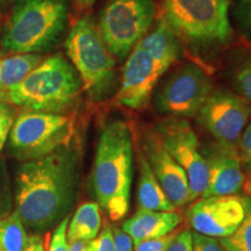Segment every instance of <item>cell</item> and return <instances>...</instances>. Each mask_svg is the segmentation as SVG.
<instances>
[{
	"instance_id": "cell-1",
	"label": "cell",
	"mask_w": 251,
	"mask_h": 251,
	"mask_svg": "<svg viewBox=\"0 0 251 251\" xmlns=\"http://www.w3.org/2000/svg\"><path fill=\"white\" fill-rule=\"evenodd\" d=\"M81 153L75 141L18 166L14 211L26 229L42 234L70 215L80 196Z\"/></svg>"
},
{
	"instance_id": "cell-2",
	"label": "cell",
	"mask_w": 251,
	"mask_h": 251,
	"mask_svg": "<svg viewBox=\"0 0 251 251\" xmlns=\"http://www.w3.org/2000/svg\"><path fill=\"white\" fill-rule=\"evenodd\" d=\"M133 176L134 143L129 125L111 121L100 133L90 186L96 202L113 222L129 212Z\"/></svg>"
},
{
	"instance_id": "cell-3",
	"label": "cell",
	"mask_w": 251,
	"mask_h": 251,
	"mask_svg": "<svg viewBox=\"0 0 251 251\" xmlns=\"http://www.w3.org/2000/svg\"><path fill=\"white\" fill-rule=\"evenodd\" d=\"M83 84L70 59L62 54L45 58L20 84L8 89L6 101L24 111L70 115Z\"/></svg>"
},
{
	"instance_id": "cell-4",
	"label": "cell",
	"mask_w": 251,
	"mask_h": 251,
	"mask_svg": "<svg viewBox=\"0 0 251 251\" xmlns=\"http://www.w3.org/2000/svg\"><path fill=\"white\" fill-rule=\"evenodd\" d=\"M68 23V0H14L0 42L13 54H42L61 41Z\"/></svg>"
},
{
	"instance_id": "cell-5",
	"label": "cell",
	"mask_w": 251,
	"mask_h": 251,
	"mask_svg": "<svg viewBox=\"0 0 251 251\" xmlns=\"http://www.w3.org/2000/svg\"><path fill=\"white\" fill-rule=\"evenodd\" d=\"M68 58L79 75L83 92L93 101L107 99L117 83L115 61L90 15L80 18L65 41Z\"/></svg>"
},
{
	"instance_id": "cell-6",
	"label": "cell",
	"mask_w": 251,
	"mask_h": 251,
	"mask_svg": "<svg viewBox=\"0 0 251 251\" xmlns=\"http://www.w3.org/2000/svg\"><path fill=\"white\" fill-rule=\"evenodd\" d=\"M231 0H163V20L180 41L208 48L231 39Z\"/></svg>"
},
{
	"instance_id": "cell-7",
	"label": "cell",
	"mask_w": 251,
	"mask_h": 251,
	"mask_svg": "<svg viewBox=\"0 0 251 251\" xmlns=\"http://www.w3.org/2000/svg\"><path fill=\"white\" fill-rule=\"evenodd\" d=\"M71 115L24 111L15 117L8 134V153L19 162L41 158L74 141Z\"/></svg>"
},
{
	"instance_id": "cell-8",
	"label": "cell",
	"mask_w": 251,
	"mask_h": 251,
	"mask_svg": "<svg viewBox=\"0 0 251 251\" xmlns=\"http://www.w3.org/2000/svg\"><path fill=\"white\" fill-rule=\"evenodd\" d=\"M153 0H112L102 9L99 31L103 42L119 61L128 57L130 51L148 33L156 18Z\"/></svg>"
},
{
	"instance_id": "cell-9",
	"label": "cell",
	"mask_w": 251,
	"mask_h": 251,
	"mask_svg": "<svg viewBox=\"0 0 251 251\" xmlns=\"http://www.w3.org/2000/svg\"><path fill=\"white\" fill-rule=\"evenodd\" d=\"M213 91L214 86L206 71L199 65L187 63L166 78L156 91L153 105L163 117L196 118Z\"/></svg>"
},
{
	"instance_id": "cell-10",
	"label": "cell",
	"mask_w": 251,
	"mask_h": 251,
	"mask_svg": "<svg viewBox=\"0 0 251 251\" xmlns=\"http://www.w3.org/2000/svg\"><path fill=\"white\" fill-rule=\"evenodd\" d=\"M155 130L164 148L186 174L191 202L201 198L208 180V168L196 131L181 119L162 122Z\"/></svg>"
},
{
	"instance_id": "cell-11",
	"label": "cell",
	"mask_w": 251,
	"mask_h": 251,
	"mask_svg": "<svg viewBox=\"0 0 251 251\" xmlns=\"http://www.w3.org/2000/svg\"><path fill=\"white\" fill-rule=\"evenodd\" d=\"M251 118V103L230 91H213L197 113L199 125L222 146L237 148Z\"/></svg>"
},
{
	"instance_id": "cell-12",
	"label": "cell",
	"mask_w": 251,
	"mask_h": 251,
	"mask_svg": "<svg viewBox=\"0 0 251 251\" xmlns=\"http://www.w3.org/2000/svg\"><path fill=\"white\" fill-rule=\"evenodd\" d=\"M246 212L247 196H213L194 202L187 209L186 219L194 233L221 240L236 230Z\"/></svg>"
},
{
	"instance_id": "cell-13",
	"label": "cell",
	"mask_w": 251,
	"mask_h": 251,
	"mask_svg": "<svg viewBox=\"0 0 251 251\" xmlns=\"http://www.w3.org/2000/svg\"><path fill=\"white\" fill-rule=\"evenodd\" d=\"M163 74L162 69L137 43L126 58L115 101L134 111L146 108Z\"/></svg>"
},
{
	"instance_id": "cell-14",
	"label": "cell",
	"mask_w": 251,
	"mask_h": 251,
	"mask_svg": "<svg viewBox=\"0 0 251 251\" xmlns=\"http://www.w3.org/2000/svg\"><path fill=\"white\" fill-rule=\"evenodd\" d=\"M142 143L144 156L172 205L179 208L191 202L186 174L164 148L156 130L147 131Z\"/></svg>"
},
{
	"instance_id": "cell-15",
	"label": "cell",
	"mask_w": 251,
	"mask_h": 251,
	"mask_svg": "<svg viewBox=\"0 0 251 251\" xmlns=\"http://www.w3.org/2000/svg\"><path fill=\"white\" fill-rule=\"evenodd\" d=\"M208 168V180L201 198L234 196L243 190L247 176L237 148L216 144L201 148Z\"/></svg>"
},
{
	"instance_id": "cell-16",
	"label": "cell",
	"mask_w": 251,
	"mask_h": 251,
	"mask_svg": "<svg viewBox=\"0 0 251 251\" xmlns=\"http://www.w3.org/2000/svg\"><path fill=\"white\" fill-rule=\"evenodd\" d=\"M181 222V216L176 211H146L137 209L136 213L122 224L126 231L135 244L150 238L162 237L177 229Z\"/></svg>"
},
{
	"instance_id": "cell-17",
	"label": "cell",
	"mask_w": 251,
	"mask_h": 251,
	"mask_svg": "<svg viewBox=\"0 0 251 251\" xmlns=\"http://www.w3.org/2000/svg\"><path fill=\"white\" fill-rule=\"evenodd\" d=\"M140 45L146 50L156 64L165 72L180 57V40L166 25L163 19L157 23L155 28L142 37Z\"/></svg>"
},
{
	"instance_id": "cell-18",
	"label": "cell",
	"mask_w": 251,
	"mask_h": 251,
	"mask_svg": "<svg viewBox=\"0 0 251 251\" xmlns=\"http://www.w3.org/2000/svg\"><path fill=\"white\" fill-rule=\"evenodd\" d=\"M137 168H139V181H137L139 209L163 212L176 211V207L166 197L141 148L137 150Z\"/></svg>"
},
{
	"instance_id": "cell-19",
	"label": "cell",
	"mask_w": 251,
	"mask_h": 251,
	"mask_svg": "<svg viewBox=\"0 0 251 251\" xmlns=\"http://www.w3.org/2000/svg\"><path fill=\"white\" fill-rule=\"evenodd\" d=\"M100 229H101V208L100 206L96 201L81 203L69 221V243L75 242V241L91 242L98 236Z\"/></svg>"
},
{
	"instance_id": "cell-20",
	"label": "cell",
	"mask_w": 251,
	"mask_h": 251,
	"mask_svg": "<svg viewBox=\"0 0 251 251\" xmlns=\"http://www.w3.org/2000/svg\"><path fill=\"white\" fill-rule=\"evenodd\" d=\"M45 59L40 54H15L0 57V91H6L20 84L41 62Z\"/></svg>"
},
{
	"instance_id": "cell-21",
	"label": "cell",
	"mask_w": 251,
	"mask_h": 251,
	"mask_svg": "<svg viewBox=\"0 0 251 251\" xmlns=\"http://www.w3.org/2000/svg\"><path fill=\"white\" fill-rule=\"evenodd\" d=\"M27 242V229L14 209L0 219V251H25Z\"/></svg>"
},
{
	"instance_id": "cell-22",
	"label": "cell",
	"mask_w": 251,
	"mask_h": 251,
	"mask_svg": "<svg viewBox=\"0 0 251 251\" xmlns=\"http://www.w3.org/2000/svg\"><path fill=\"white\" fill-rule=\"evenodd\" d=\"M219 241L226 251H251V197L247 196V212L241 225L233 234Z\"/></svg>"
},
{
	"instance_id": "cell-23",
	"label": "cell",
	"mask_w": 251,
	"mask_h": 251,
	"mask_svg": "<svg viewBox=\"0 0 251 251\" xmlns=\"http://www.w3.org/2000/svg\"><path fill=\"white\" fill-rule=\"evenodd\" d=\"M230 76L236 93L251 103V55L246 56L235 65Z\"/></svg>"
},
{
	"instance_id": "cell-24",
	"label": "cell",
	"mask_w": 251,
	"mask_h": 251,
	"mask_svg": "<svg viewBox=\"0 0 251 251\" xmlns=\"http://www.w3.org/2000/svg\"><path fill=\"white\" fill-rule=\"evenodd\" d=\"M14 209V192L5 159L0 157V219L11 214Z\"/></svg>"
},
{
	"instance_id": "cell-25",
	"label": "cell",
	"mask_w": 251,
	"mask_h": 251,
	"mask_svg": "<svg viewBox=\"0 0 251 251\" xmlns=\"http://www.w3.org/2000/svg\"><path fill=\"white\" fill-rule=\"evenodd\" d=\"M230 12L236 29L251 42V0H234Z\"/></svg>"
},
{
	"instance_id": "cell-26",
	"label": "cell",
	"mask_w": 251,
	"mask_h": 251,
	"mask_svg": "<svg viewBox=\"0 0 251 251\" xmlns=\"http://www.w3.org/2000/svg\"><path fill=\"white\" fill-rule=\"evenodd\" d=\"M179 231L180 230L176 229L165 236L142 241V242L135 244L134 251H166L170 244L174 242L175 238L177 237V235L179 234Z\"/></svg>"
},
{
	"instance_id": "cell-27",
	"label": "cell",
	"mask_w": 251,
	"mask_h": 251,
	"mask_svg": "<svg viewBox=\"0 0 251 251\" xmlns=\"http://www.w3.org/2000/svg\"><path fill=\"white\" fill-rule=\"evenodd\" d=\"M70 218V215L65 216L54 228V233H52L51 240H50L48 251H69L68 225Z\"/></svg>"
},
{
	"instance_id": "cell-28",
	"label": "cell",
	"mask_w": 251,
	"mask_h": 251,
	"mask_svg": "<svg viewBox=\"0 0 251 251\" xmlns=\"http://www.w3.org/2000/svg\"><path fill=\"white\" fill-rule=\"evenodd\" d=\"M237 152L244 170L251 171V118L244 129L240 142L237 144Z\"/></svg>"
},
{
	"instance_id": "cell-29",
	"label": "cell",
	"mask_w": 251,
	"mask_h": 251,
	"mask_svg": "<svg viewBox=\"0 0 251 251\" xmlns=\"http://www.w3.org/2000/svg\"><path fill=\"white\" fill-rule=\"evenodd\" d=\"M15 117L17 114H15L13 105L9 102L5 103L4 107L0 109V151L8 139L9 130H11Z\"/></svg>"
},
{
	"instance_id": "cell-30",
	"label": "cell",
	"mask_w": 251,
	"mask_h": 251,
	"mask_svg": "<svg viewBox=\"0 0 251 251\" xmlns=\"http://www.w3.org/2000/svg\"><path fill=\"white\" fill-rule=\"evenodd\" d=\"M91 247L93 251H115L114 237L111 226L106 225L99 231L98 236L91 241Z\"/></svg>"
},
{
	"instance_id": "cell-31",
	"label": "cell",
	"mask_w": 251,
	"mask_h": 251,
	"mask_svg": "<svg viewBox=\"0 0 251 251\" xmlns=\"http://www.w3.org/2000/svg\"><path fill=\"white\" fill-rule=\"evenodd\" d=\"M193 251H226L216 238L207 237L192 231Z\"/></svg>"
},
{
	"instance_id": "cell-32",
	"label": "cell",
	"mask_w": 251,
	"mask_h": 251,
	"mask_svg": "<svg viewBox=\"0 0 251 251\" xmlns=\"http://www.w3.org/2000/svg\"><path fill=\"white\" fill-rule=\"evenodd\" d=\"M166 251H193L192 231L180 230Z\"/></svg>"
},
{
	"instance_id": "cell-33",
	"label": "cell",
	"mask_w": 251,
	"mask_h": 251,
	"mask_svg": "<svg viewBox=\"0 0 251 251\" xmlns=\"http://www.w3.org/2000/svg\"><path fill=\"white\" fill-rule=\"evenodd\" d=\"M112 231L113 237H114L115 251H134L133 240L126 231L122 230V228L113 226Z\"/></svg>"
},
{
	"instance_id": "cell-34",
	"label": "cell",
	"mask_w": 251,
	"mask_h": 251,
	"mask_svg": "<svg viewBox=\"0 0 251 251\" xmlns=\"http://www.w3.org/2000/svg\"><path fill=\"white\" fill-rule=\"evenodd\" d=\"M25 251H46L45 240L42 234H31L28 236L27 247Z\"/></svg>"
},
{
	"instance_id": "cell-35",
	"label": "cell",
	"mask_w": 251,
	"mask_h": 251,
	"mask_svg": "<svg viewBox=\"0 0 251 251\" xmlns=\"http://www.w3.org/2000/svg\"><path fill=\"white\" fill-rule=\"evenodd\" d=\"M96 2V0H74V4L78 11H87Z\"/></svg>"
},
{
	"instance_id": "cell-36",
	"label": "cell",
	"mask_w": 251,
	"mask_h": 251,
	"mask_svg": "<svg viewBox=\"0 0 251 251\" xmlns=\"http://www.w3.org/2000/svg\"><path fill=\"white\" fill-rule=\"evenodd\" d=\"M243 191L246 192L248 197H251V171H250V175L246 178V181H244Z\"/></svg>"
},
{
	"instance_id": "cell-37",
	"label": "cell",
	"mask_w": 251,
	"mask_h": 251,
	"mask_svg": "<svg viewBox=\"0 0 251 251\" xmlns=\"http://www.w3.org/2000/svg\"><path fill=\"white\" fill-rule=\"evenodd\" d=\"M14 0H0V9H5L7 6L12 5Z\"/></svg>"
},
{
	"instance_id": "cell-38",
	"label": "cell",
	"mask_w": 251,
	"mask_h": 251,
	"mask_svg": "<svg viewBox=\"0 0 251 251\" xmlns=\"http://www.w3.org/2000/svg\"><path fill=\"white\" fill-rule=\"evenodd\" d=\"M5 103H7V101H6V99H5V97L4 96H0V109L4 107Z\"/></svg>"
},
{
	"instance_id": "cell-39",
	"label": "cell",
	"mask_w": 251,
	"mask_h": 251,
	"mask_svg": "<svg viewBox=\"0 0 251 251\" xmlns=\"http://www.w3.org/2000/svg\"><path fill=\"white\" fill-rule=\"evenodd\" d=\"M81 251H93L92 247H91V242H87L86 246L83 248V250H81Z\"/></svg>"
},
{
	"instance_id": "cell-40",
	"label": "cell",
	"mask_w": 251,
	"mask_h": 251,
	"mask_svg": "<svg viewBox=\"0 0 251 251\" xmlns=\"http://www.w3.org/2000/svg\"><path fill=\"white\" fill-rule=\"evenodd\" d=\"M0 96H4V97H5V93H2L1 91H0Z\"/></svg>"
}]
</instances>
